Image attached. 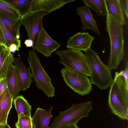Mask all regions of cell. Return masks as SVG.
<instances>
[{
  "label": "cell",
  "instance_id": "5",
  "mask_svg": "<svg viewBox=\"0 0 128 128\" xmlns=\"http://www.w3.org/2000/svg\"><path fill=\"white\" fill-rule=\"evenodd\" d=\"M33 48L28 52V59L31 69L32 78L36 87L41 90L48 97L55 96V88L52 83L51 79L44 70Z\"/></svg>",
  "mask_w": 128,
  "mask_h": 128
},
{
  "label": "cell",
  "instance_id": "12",
  "mask_svg": "<svg viewBox=\"0 0 128 128\" xmlns=\"http://www.w3.org/2000/svg\"><path fill=\"white\" fill-rule=\"evenodd\" d=\"M77 13L80 16L82 24V29L83 32L90 29L101 36L96 21L94 19L90 8L85 5L78 7L76 9Z\"/></svg>",
  "mask_w": 128,
  "mask_h": 128
},
{
  "label": "cell",
  "instance_id": "31",
  "mask_svg": "<svg viewBox=\"0 0 128 128\" xmlns=\"http://www.w3.org/2000/svg\"><path fill=\"white\" fill-rule=\"evenodd\" d=\"M0 35L4 42L5 45L8 46V45L7 42L5 38L3 33L0 26Z\"/></svg>",
  "mask_w": 128,
  "mask_h": 128
},
{
  "label": "cell",
  "instance_id": "14",
  "mask_svg": "<svg viewBox=\"0 0 128 128\" xmlns=\"http://www.w3.org/2000/svg\"><path fill=\"white\" fill-rule=\"evenodd\" d=\"M8 88L13 98L18 96L20 90L19 77L16 66L12 64L9 69L6 77Z\"/></svg>",
  "mask_w": 128,
  "mask_h": 128
},
{
  "label": "cell",
  "instance_id": "30",
  "mask_svg": "<svg viewBox=\"0 0 128 128\" xmlns=\"http://www.w3.org/2000/svg\"><path fill=\"white\" fill-rule=\"evenodd\" d=\"M58 128H79L77 124H73L64 126Z\"/></svg>",
  "mask_w": 128,
  "mask_h": 128
},
{
  "label": "cell",
  "instance_id": "8",
  "mask_svg": "<svg viewBox=\"0 0 128 128\" xmlns=\"http://www.w3.org/2000/svg\"><path fill=\"white\" fill-rule=\"evenodd\" d=\"M48 14L45 11H38L32 12L21 18V25L25 27L29 39L34 42L33 48L39 32L43 28L42 22L43 17Z\"/></svg>",
  "mask_w": 128,
  "mask_h": 128
},
{
  "label": "cell",
  "instance_id": "33",
  "mask_svg": "<svg viewBox=\"0 0 128 128\" xmlns=\"http://www.w3.org/2000/svg\"><path fill=\"white\" fill-rule=\"evenodd\" d=\"M1 128H11L10 126L7 124L2 126Z\"/></svg>",
  "mask_w": 128,
  "mask_h": 128
},
{
  "label": "cell",
  "instance_id": "27",
  "mask_svg": "<svg viewBox=\"0 0 128 128\" xmlns=\"http://www.w3.org/2000/svg\"><path fill=\"white\" fill-rule=\"evenodd\" d=\"M125 16L128 19V0H120Z\"/></svg>",
  "mask_w": 128,
  "mask_h": 128
},
{
  "label": "cell",
  "instance_id": "24",
  "mask_svg": "<svg viewBox=\"0 0 128 128\" xmlns=\"http://www.w3.org/2000/svg\"><path fill=\"white\" fill-rule=\"evenodd\" d=\"M0 13L13 21L22 18L18 12L5 0H0Z\"/></svg>",
  "mask_w": 128,
  "mask_h": 128
},
{
  "label": "cell",
  "instance_id": "23",
  "mask_svg": "<svg viewBox=\"0 0 128 128\" xmlns=\"http://www.w3.org/2000/svg\"><path fill=\"white\" fill-rule=\"evenodd\" d=\"M85 5L91 8L98 16L108 14L105 0H83Z\"/></svg>",
  "mask_w": 128,
  "mask_h": 128
},
{
  "label": "cell",
  "instance_id": "6",
  "mask_svg": "<svg viewBox=\"0 0 128 128\" xmlns=\"http://www.w3.org/2000/svg\"><path fill=\"white\" fill-rule=\"evenodd\" d=\"M55 52L60 56L58 62L65 67L90 76V68L87 58L81 51L68 48Z\"/></svg>",
  "mask_w": 128,
  "mask_h": 128
},
{
  "label": "cell",
  "instance_id": "3",
  "mask_svg": "<svg viewBox=\"0 0 128 128\" xmlns=\"http://www.w3.org/2000/svg\"><path fill=\"white\" fill-rule=\"evenodd\" d=\"M90 70L92 84L101 90H105L112 84L113 79L111 70L101 60L98 53L90 48L85 52Z\"/></svg>",
  "mask_w": 128,
  "mask_h": 128
},
{
  "label": "cell",
  "instance_id": "11",
  "mask_svg": "<svg viewBox=\"0 0 128 128\" xmlns=\"http://www.w3.org/2000/svg\"><path fill=\"white\" fill-rule=\"evenodd\" d=\"M75 1V0H32L31 12L44 11L49 13L67 4Z\"/></svg>",
  "mask_w": 128,
  "mask_h": 128
},
{
  "label": "cell",
  "instance_id": "26",
  "mask_svg": "<svg viewBox=\"0 0 128 128\" xmlns=\"http://www.w3.org/2000/svg\"><path fill=\"white\" fill-rule=\"evenodd\" d=\"M8 88L6 77L0 78V97L3 92Z\"/></svg>",
  "mask_w": 128,
  "mask_h": 128
},
{
  "label": "cell",
  "instance_id": "10",
  "mask_svg": "<svg viewBox=\"0 0 128 128\" xmlns=\"http://www.w3.org/2000/svg\"><path fill=\"white\" fill-rule=\"evenodd\" d=\"M94 38L88 32H79L69 38L67 42L66 47L85 52L90 48Z\"/></svg>",
  "mask_w": 128,
  "mask_h": 128
},
{
  "label": "cell",
  "instance_id": "25",
  "mask_svg": "<svg viewBox=\"0 0 128 128\" xmlns=\"http://www.w3.org/2000/svg\"><path fill=\"white\" fill-rule=\"evenodd\" d=\"M18 118V122L15 124L16 128H33L31 117L22 113Z\"/></svg>",
  "mask_w": 128,
  "mask_h": 128
},
{
  "label": "cell",
  "instance_id": "34",
  "mask_svg": "<svg viewBox=\"0 0 128 128\" xmlns=\"http://www.w3.org/2000/svg\"><path fill=\"white\" fill-rule=\"evenodd\" d=\"M0 44H2L6 46L3 40H2L0 35Z\"/></svg>",
  "mask_w": 128,
  "mask_h": 128
},
{
  "label": "cell",
  "instance_id": "4",
  "mask_svg": "<svg viewBox=\"0 0 128 128\" xmlns=\"http://www.w3.org/2000/svg\"><path fill=\"white\" fill-rule=\"evenodd\" d=\"M91 101L73 104L68 109L60 111L58 116L54 120L48 128H58L70 124H77L82 118L88 117L89 112L93 109Z\"/></svg>",
  "mask_w": 128,
  "mask_h": 128
},
{
  "label": "cell",
  "instance_id": "19",
  "mask_svg": "<svg viewBox=\"0 0 128 128\" xmlns=\"http://www.w3.org/2000/svg\"><path fill=\"white\" fill-rule=\"evenodd\" d=\"M18 12L22 17L31 12L32 0H5Z\"/></svg>",
  "mask_w": 128,
  "mask_h": 128
},
{
  "label": "cell",
  "instance_id": "9",
  "mask_svg": "<svg viewBox=\"0 0 128 128\" xmlns=\"http://www.w3.org/2000/svg\"><path fill=\"white\" fill-rule=\"evenodd\" d=\"M60 45L52 38L42 28L38 36L34 49L46 57L57 50Z\"/></svg>",
  "mask_w": 128,
  "mask_h": 128
},
{
  "label": "cell",
  "instance_id": "13",
  "mask_svg": "<svg viewBox=\"0 0 128 128\" xmlns=\"http://www.w3.org/2000/svg\"><path fill=\"white\" fill-rule=\"evenodd\" d=\"M13 63L18 70L20 78V90L24 91L30 87L33 80L32 75L30 72V68H26L21 60L19 54L18 58H14Z\"/></svg>",
  "mask_w": 128,
  "mask_h": 128
},
{
  "label": "cell",
  "instance_id": "18",
  "mask_svg": "<svg viewBox=\"0 0 128 128\" xmlns=\"http://www.w3.org/2000/svg\"><path fill=\"white\" fill-rule=\"evenodd\" d=\"M14 58L9 48L5 46L0 56V78L6 77Z\"/></svg>",
  "mask_w": 128,
  "mask_h": 128
},
{
  "label": "cell",
  "instance_id": "7",
  "mask_svg": "<svg viewBox=\"0 0 128 128\" xmlns=\"http://www.w3.org/2000/svg\"><path fill=\"white\" fill-rule=\"evenodd\" d=\"M60 72L67 85L79 95L88 94L92 91V84L88 76L66 67Z\"/></svg>",
  "mask_w": 128,
  "mask_h": 128
},
{
  "label": "cell",
  "instance_id": "21",
  "mask_svg": "<svg viewBox=\"0 0 128 128\" xmlns=\"http://www.w3.org/2000/svg\"><path fill=\"white\" fill-rule=\"evenodd\" d=\"M18 116L22 113L30 117H31V112L32 106L28 103V101L22 95H18L13 100Z\"/></svg>",
  "mask_w": 128,
  "mask_h": 128
},
{
  "label": "cell",
  "instance_id": "35",
  "mask_svg": "<svg viewBox=\"0 0 128 128\" xmlns=\"http://www.w3.org/2000/svg\"><path fill=\"white\" fill-rule=\"evenodd\" d=\"M2 126H1L0 124V128H1V127Z\"/></svg>",
  "mask_w": 128,
  "mask_h": 128
},
{
  "label": "cell",
  "instance_id": "22",
  "mask_svg": "<svg viewBox=\"0 0 128 128\" xmlns=\"http://www.w3.org/2000/svg\"><path fill=\"white\" fill-rule=\"evenodd\" d=\"M0 26L5 38L7 42L8 47L12 52L19 51L21 47V41L19 39L14 38L9 32L0 18Z\"/></svg>",
  "mask_w": 128,
  "mask_h": 128
},
{
  "label": "cell",
  "instance_id": "28",
  "mask_svg": "<svg viewBox=\"0 0 128 128\" xmlns=\"http://www.w3.org/2000/svg\"><path fill=\"white\" fill-rule=\"evenodd\" d=\"M116 72L118 76H122L124 77L126 83L128 84V62L126 68L124 70L121 71L120 72Z\"/></svg>",
  "mask_w": 128,
  "mask_h": 128
},
{
  "label": "cell",
  "instance_id": "1",
  "mask_svg": "<svg viewBox=\"0 0 128 128\" xmlns=\"http://www.w3.org/2000/svg\"><path fill=\"white\" fill-rule=\"evenodd\" d=\"M106 30L110 42V57L107 66L111 70H116L124 55V39L123 26L111 16H106Z\"/></svg>",
  "mask_w": 128,
  "mask_h": 128
},
{
  "label": "cell",
  "instance_id": "2",
  "mask_svg": "<svg viewBox=\"0 0 128 128\" xmlns=\"http://www.w3.org/2000/svg\"><path fill=\"white\" fill-rule=\"evenodd\" d=\"M108 98V106L112 112L122 120L128 118V84L122 76L115 73Z\"/></svg>",
  "mask_w": 128,
  "mask_h": 128
},
{
  "label": "cell",
  "instance_id": "17",
  "mask_svg": "<svg viewBox=\"0 0 128 128\" xmlns=\"http://www.w3.org/2000/svg\"><path fill=\"white\" fill-rule=\"evenodd\" d=\"M108 14L122 26L126 24L125 16L120 0H105Z\"/></svg>",
  "mask_w": 128,
  "mask_h": 128
},
{
  "label": "cell",
  "instance_id": "20",
  "mask_svg": "<svg viewBox=\"0 0 128 128\" xmlns=\"http://www.w3.org/2000/svg\"><path fill=\"white\" fill-rule=\"evenodd\" d=\"M0 18L11 34L15 38L19 39L21 18L17 20L13 21L0 13Z\"/></svg>",
  "mask_w": 128,
  "mask_h": 128
},
{
  "label": "cell",
  "instance_id": "15",
  "mask_svg": "<svg viewBox=\"0 0 128 128\" xmlns=\"http://www.w3.org/2000/svg\"><path fill=\"white\" fill-rule=\"evenodd\" d=\"M53 107L51 106L49 110L40 108H37L32 118L34 128H48L51 118L53 116L51 112Z\"/></svg>",
  "mask_w": 128,
  "mask_h": 128
},
{
  "label": "cell",
  "instance_id": "32",
  "mask_svg": "<svg viewBox=\"0 0 128 128\" xmlns=\"http://www.w3.org/2000/svg\"><path fill=\"white\" fill-rule=\"evenodd\" d=\"M5 45L2 44H0V56L4 48Z\"/></svg>",
  "mask_w": 128,
  "mask_h": 128
},
{
  "label": "cell",
  "instance_id": "29",
  "mask_svg": "<svg viewBox=\"0 0 128 128\" xmlns=\"http://www.w3.org/2000/svg\"><path fill=\"white\" fill-rule=\"evenodd\" d=\"M24 43L26 47H32L33 48L34 45V42L32 40L29 39H26Z\"/></svg>",
  "mask_w": 128,
  "mask_h": 128
},
{
  "label": "cell",
  "instance_id": "16",
  "mask_svg": "<svg viewBox=\"0 0 128 128\" xmlns=\"http://www.w3.org/2000/svg\"><path fill=\"white\" fill-rule=\"evenodd\" d=\"M13 98L8 88L0 97V122L1 126L7 124L8 117L12 108Z\"/></svg>",
  "mask_w": 128,
  "mask_h": 128
}]
</instances>
